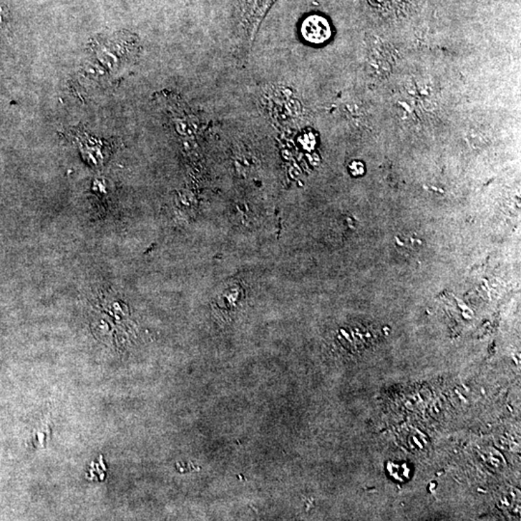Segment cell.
I'll return each mask as SVG.
<instances>
[{"instance_id": "7a4b0ae2", "label": "cell", "mask_w": 521, "mask_h": 521, "mask_svg": "<svg viewBox=\"0 0 521 521\" xmlns=\"http://www.w3.org/2000/svg\"><path fill=\"white\" fill-rule=\"evenodd\" d=\"M274 1L275 0H239L241 17L250 33L256 31L257 27Z\"/></svg>"}, {"instance_id": "6da1fadb", "label": "cell", "mask_w": 521, "mask_h": 521, "mask_svg": "<svg viewBox=\"0 0 521 521\" xmlns=\"http://www.w3.org/2000/svg\"><path fill=\"white\" fill-rule=\"evenodd\" d=\"M301 34L311 44H324L331 37V24L326 17L313 15L302 22Z\"/></svg>"}]
</instances>
